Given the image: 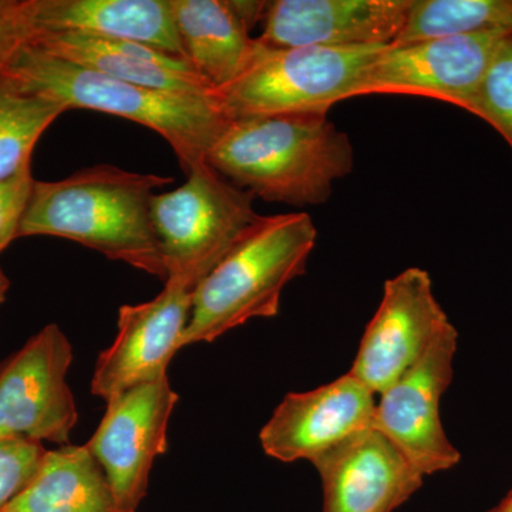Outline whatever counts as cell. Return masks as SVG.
<instances>
[{
  "label": "cell",
  "instance_id": "cell-16",
  "mask_svg": "<svg viewBox=\"0 0 512 512\" xmlns=\"http://www.w3.org/2000/svg\"><path fill=\"white\" fill-rule=\"evenodd\" d=\"M184 59L215 92L238 80L254 62L266 2L170 0Z\"/></svg>",
  "mask_w": 512,
  "mask_h": 512
},
{
  "label": "cell",
  "instance_id": "cell-10",
  "mask_svg": "<svg viewBox=\"0 0 512 512\" xmlns=\"http://www.w3.org/2000/svg\"><path fill=\"white\" fill-rule=\"evenodd\" d=\"M178 399L168 375L117 394L84 444L103 468L124 512H137L146 497L154 460L167 451L168 423Z\"/></svg>",
  "mask_w": 512,
  "mask_h": 512
},
{
  "label": "cell",
  "instance_id": "cell-2",
  "mask_svg": "<svg viewBox=\"0 0 512 512\" xmlns=\"http://www.w3.org/2000/svg\"><path fill=\"white\" fill-rule=\"evenodd\" d=\"M173 178L116 165L83 168L64 180L33 185L20 237H59L167 281L151 200Z\"/></svg>",
  "mask_w": 512,
  "mask_h": 512
},
{
  "label": "cell",
  "instance_id": "cell-28",
  "mask_svg": "<svg viewBox=\"0 0 512 512\" xmlns=\"http://www.w3.org/2000/svg\"><path fill=\"white\" fill-rule=\"evenodd\" d=\"M0 512H2V511H0Z\"/></svg>",
  "mask_w": 512,
  "mask_h": 512
},
{
  "label": "cell",
  "instance_id": "cell-14",
  "mask_svg": "<svg viewBox=\"0 0 512 512\" xmlns=\"http://www.w3.org/2000/svg\"><path fill=\"white\" fill-rule=\"evenodd\" d=\"M412 0H274L266 2L259 42L291 47L389 46Z\"/></svg>",
  "mask_w": 512,
  "mask_h": 512
},
{
  "label": "cell",
  "instance_id": "cell-18",
  "mask_svg": "<svg viewBox=\"0 0 512 512\" xmlns=\"http://www.w3.org/2000/svg\"><path fill=\"white\" fill-rule=\"evenodd\" d=\"M33 36L83 32L131 40L183 57L170 0H22Z\"/></svg>",
  "mask_w": 512,
  "mask_h": 512
},
{
  "label": "cell",
  "instance_id": "cell-4",
  "mask_svg": "<svg viewBox=\"0 0 512 512\" xmlns=\"http://www.w3.org/2000/svg\"><path fill=\"white\" fill-rule=\"evenodd\" d=\"M316 239L306 212L262 217L195 289L181 349L278 315L282 292L305 274Z\"/></svg>",
  "mask_w": 512,
  "mask_h": 512
},
{
  "label": "cell",
  "instance_id": "cell-1",
  "mask_svg": "<svg viewBox=\"0 0 512 512\" xmlns=\"http://www.w3.org/2000/svg\"><path fill=\"white\" fill-rule=\"evenodd\" d=\"M208 164L266 202L316 207L355 168V150L328 114H275L229 120Z\"/></svg>",
  "mask_w": 512,
  "mask_h": 512
},
{
  "label": "cell",
  "instance_id": "cell-8",
  "mask_svg": "<svg viewBox=\"0 0 512 512\" xmlns=\"http://www.w3.org/2000/svg\"><path fill=\"white\" fill-rule=\"evenodd\" d=\"M457 343V329L450 323L376 404L373 429L392 441L423 476L460 463V451L448 440L440 419V400L453 380Z\"/></svg>",
  "mask_w": 512,
  "mask_h": 512
},
{
  "label": "cell",
  "instance_id": "cell-23",
  "mask_svg": "<svg viewBox=\"0 0 512 512\" xmlns=\"http://www.w3.org/2000/svg\"><path fill=\"white\" fill-rule=\"evenodd\" d=\"M46 453L36 441L0 439V511L28 487Z\"/></svg>",
  "mask_w": 512,
  "mask_h": 512
},
{
  "label": "cell",
  "instance_id": "cell-11",
  "mask_svg": "<svg viewBox=\"0 0 512 512\" xmlns=\"http://www.w3.org/2000/svg\"><path fill=\"white\" fill-rule=\"evenodd\" d=\"M450 323L429 272L407 268L384 284L382 302L363 333L350 375L380 396L419 362Z\"/></svg>",
  "mask_w": 512,
  "mask_h": 512
},
{
  "label": "cell",
  "instance_id": "cell-26",
  "mask_svg": "<svg viewBox=\"0 0 512 512\" xmlns=\"http://www.w3.org/2000/svg\"><path fill=\"white\" fill-rule=\"evenodd\" d=\"M10 289V281L5 272H3L2 266H0V305L6 301V296Z\"/></svg>",
  "mask_w": 512,
  "mask_h": 512
},
{
  "label": "cell",
  "instance_id": "cell-15",
  "mask_svg": "<svg viewBox=\"0 0 512 512\" xmlns=\"http://www.w3.org/2000/svg\"><path fill=\"white\" fill-rule=\"evenodd\" d=\"M323 487V512H393L424 483L392 441L376 429L350 437L313 461Z\"/></svg>",
  "mask_w": 512,
  "mask_h": 512
},
{
  "label": "cell",
  "instance_id": "cell-19",
  "mask_svg": "<svg viewBox=\"0 0 512 512\" xmlns=\"http://www.w3.org/2000/svg\"><path fill=\"white\" fill-rule=\"evenodd\" d=\"M2 512H124L86 446L47 450L39 470Z\"/></svg>",
  "mask_w": 512,
  "mask_h": 512
},
{
  "label": "cell",
  "instance_id": "cell-22",
  "mask_svg": "<svg viewBox=\"0 0 512 512\" xmlns=\"http://www.w3.org/2000/svg\"><path fill=\"white\" fill-rule=\"evenodd\" d=\"M470 113L494 127L512 150V33L495 50Z\"/></svg>",
  "mask_w": 512,
  "mask_h": 512
},
{
  "label": "cell",
  "instance_id": "cell-21",
  "mask_svg": "<svg viewBox=\"0 0 512 512\" xmlns=\"http://www.w3.org/2000/svg\"><path fill=\"white\" fill-rule=\"evenodd\" d=\"M497 32H512V0H412L392 46Z\"/></svg>",
  "mask_w": 512,
  "mask_h": 512
},
{
  "label": "cell",
  "instance_id": "cell-5",
  "mask_svg": "<svg viewBox=\"0 0 512 512\" xmlns=\"http://www.w3.org/2000/svg\"><path fill=\"white\" fill-rule=\"evenodd\" d=\"M259 43L247 72L215 92L228 120L275 114H328L339 101L357 97L363 73L386 47L274 49Z\"/></svg>",
  "mask_w": 512,
  "mask_h": 512
},
{
  "label": "cell",
  "instance_id": "cell-24",
  "mask_svg": "<svg viewBox=\"0 0 512 512\" xmlns=\"http://www.w3.org/2000/svg\"><path fill=\"white\" fill-rule=\"evenodd\" d=\"M35 183L32 165L8 180L0 181V252L20 237V225L28 210Z\"/></svg>",
  "mask_w": 512,
  "mask_h": 512
},
{
  "label": "cell",
  "instance_id": "cell-6",
  "mask_svg": "<svg viewBox=\"0 0 512 512\" xmlns=\"http://www.w3.org/2000/svg\"><path fill=\"white\" fill-rule=\"evenodd\" d=\"M254 198L222 177L207 160L192 168L181 187L154 195L151 221L168 278L197 288L261 220Z\"/></svg>",
  "mask_w": 512,
  "mask_h": 512
},
{
  "label": "cell",
  "instance_id": "cell-9",
  "mask_svg": "<svg viewBox=\"0 0 512 512\" xmlns=\"http://www.w3.org/2000/svg\"><path fill=\"white\" fill-rule=\"evenodd\" d=\"M512 32L437 37L386 46L363 73L357 97L407 94L470 111L497 47Z\"/></svg>",
  "mask_w": 512,
  "mask_h": 512
},
{
  "label": "cell",
  "instance_id": "cell-17",
  "mask_svg": "<svg viewBox=\"0 0 512 512\" xmlns=\"http://www.w3.org/2000/svg\"><path fill=\"white\" fill-rule=\"evenodd\" d=\"M29 43L121 82L183 96H215V90L183 57L143 43L83 32L37 33Z\"/></svg>",
  "mask_w": 512,
  "mask_h": 512
},
{
  "label": "cell",
  "instance_id": "cell-7",
  "mask_svg": "<svg viewBox=\"0 0 512 512\" xmlns=\"http://www.w3.org/2000/svg\"><path fill=\"white\" fill-rule=\"evenodd\" d=\"M73 349L55 323L0 365V439L69 446L77 420L69 383Z\"/></svg>",
  "mask_w": 512,
  "mask_h": 512
},
{
  "label": "cell",
  "instance_id": "cell-25",
  "mask_svg": "<svg viewBox=\"0 0 512 512\" xmlns=\"http://www.w3.org/2000/svg\"><path fill=\"white\" fill-rule=\"evenodd\" d=\"M32 37L22 0H0V73Z\"/></svg>",
  "mask_w": 512,
  "mask_h": 512
},
{
  "label": "cell",
  "instance_id": "cell-20",
  "mask_svg": "<svg viewBox=\"0 0 512 512\" xmlns=\"http://www.w3.org/2000/svg\"><path fill=\"white\" fill-rule=\"evenodd\" d=\"M64 111L57 101L0 73V181L32 165L37 141Z\"/></svg>",
  "mask_w": 512,
  "mask_h": 512
},
{
  "label": "cell",
  "instance_id": "cell-27",
  "mask_svg": "<svg viewBox=\"0 0 512 512\" xmlns=\"http://www.w3.org/2000/svg\"><path fill=\"white\" fill-rule=\"evenodd\" d=\"M488 512H512V490L497 507H494L493 510Z\"/></svg>",
  "mask_w": 512,
  "mask_h": 512
},
{
  "label": "cell",
  "instance_id": "cell-12",
  "mask_svg": "<svg viewBox=\"0 0 512 512\" xmlns=\"http://www.w3.org/2000/svg\"><path fill=\"white\" fill-rule=\"evenodd\" d=\"M195 289L168 278L153 301L121 306L116 339L94 367V396L109 402L117 394L167 376L168 365L181 349Z\"/></svg>",
  "mask_w": 512,
  "mask_h": 512
},
{
  "label": "cell",
  "instance_id": "cell-3",
  "mask_svg": "<svg viewBox=\"0 0 512 512\" xmlns=\"http://www.w3.org/2000/svg\"><path fill=\"white\" fill-rule=\"evenodd\" d=\"M5 73L66 110L101 111L156 131L173 148L185 175L207 160L229 123L215 96H183L121 82L30 43Z\"/></svg>",
  "mask_w": 512,
  "mask_h": 512
},
{
  "label": "cell",
  "instance_id": "cell-13",
  "mask_svg": "<svg viewBox=\"0 0 512 512\" xmlns=\"http://www.w3.org/2000/svg\"><path fill=\"white\" fill-rule=\"evenodd\" d=\"M376 394L348 375L305 393L286 394L259 433L265 454L282 463L318 460L373 429Z\"/></svg>",
  "mask_w": 512,
  "mask_h": 512
}]
</instances>
